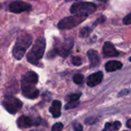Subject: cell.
Segmentation results:
<instances>
[{"label":"cell","instance_id":"83f0119b","mask_svg":"<svg viewBox=\"0 0 131 131\" xmlns=\"http://www.w3.org/2000/svg\"><path fill=\"white\" fill-rule=\"evenodd\" d=\"M130 61H131V57H130Z\"/></svg>","mask_w":131,"mask_h":131},{"label":"cell","instance_id":"6da1fadb","mask_svg":"<svg viewBox=\"0 0 131 131\" xmlns=\"http://www.w3.org/2000/svg\"><path fill=\"white\" fill-rule=\"evenodd\" d=\"M38 74L32 71L25 72L21 78V88L23 95L29 99H36L39 94V91L36 88L38 84Z\"/></svg>","mask_w":131,"mask_h":131},{"label":"cell","instance_id":"e0dca14e","mask_svg":"<svg viewBox=\"0 0 131 131\" xmlns=\"http://www.w3.org/2000/svg\"><path fill=\"white\" fill-rule=\"evenodd\" d=\"M80 104L79 101H69V103H67L65 106V109L66 110H70V109H73L76 108L78 105Z\"/></svg>","mask_w":131,"mask_h":131},{"label":"cell","instance_id":"f546056e","mask_svg":"<svg viewBox=\"0 0 131 131\" xmlns=\"http://www.w3.org/2000/svg\"><path fill=\"white\" fill-rule=\"evenodd\" d=\"M124 131H126V130H124Z\"/></svg>","mask_w":131,"mask_h":131},{"label":"cell","instance_id":"44dd1931","mask_svg":"<svg viewBox=\"0 0 131 131\" xmlns=\"http://www.w3.org/2000/svg\"><path fill=\"white\" fill-rule=\"evenodd\" d=\"M97 121H98V118H97V117H88V118L86 119L85 123H86V124L92 125V124H95Z\"/></svg>","mask_w":131,"mask_h":131},{"label":"cell","instance_id":"ffe728a7","mask_svg":"<svg viewBox=\"0 0 131 131\" xmlns=\"http://www.w3.org/2000/svg\"><path fill=\"white\" fill-rule=\"evenodd\" d=\"M80 97H81V94L80 93H78V94H70L68 97L69 99V101H78L79 99L80 98Z\"/></svg>","mask_w":131,"mask_h":131},{"label":"cell","instance_id":"484cf974","mask_svg":"<svg viewBox=\"0 0 131 131\" xmlns=\"http://www.w3.org/2000/svg\"><path fill=\"white\" fill-rule=\"evenodd\" d=\"M127 127L128 128L131 129V119H129V120L127 121Z\"/></svg>","mask_w":131,"mask_h":131},{"label":"cell","instance_id":"277c9868","mask_svg":"<svg viewBox=\"0 0 131 131\" xmlns=\"http://www.w3.org/2000/svg\"><path fill=\"white\" fill-rule=\"evenodd\" d=\"M97 10V5L93 2H80L74 3L70 8V12L74 15L87 17Z\"/></svg>","mask_w":131,"mask_h":131},{"label":"cell","instance_id":"cb8c5ba5","mask_svg":"<svg viewBox=\"0 0 131 131\" xmlns=\"http://www.w3.org/2000/svg\"><path fill=\"white\" fill-rule=\"evenodd\" d=\"M124 24L125 25H131V13L128 14L127 15H126L123 20Z\"/></svg>","mask_w":131,"mask_h":131},{"label":"cell","instance_id":"f1b7e54d","mask_svg":"<svg viewBox=\"0 0 131 131\" xmlns=\"http://www.w3.org/2000/svg\"><path fill=\"white\" fill-rule=\"evenodd\" d=\"M0 7H1V5H0Z\"/></svg>","mask_w":131,"mask_h":131},{"label":"cell","instance_id":"30bf717a","mask_svg":"<svg viewBox=\"0 0 131 131\" xmlns=\"http://www.w3.org/2000/svg\"><path fill=\"white\" fill-rule=\"evenodd\" d=\"M103 78V74L102 71H97L88 76L86 79V84L89 87H95L100 84Z\"/></svg>","mask_w":131,"mask_h":131},{"label":"cell","instance_id":"ac0fdd59","mask_svg":"<svg viewBox=\"0 0 131 131\" xmlns=\"http://www.w3.org/2000/svg\"><path fill=\"white\" fill-rule=\"evenodd\" d=\"M72 63L75 66H80L83 64V61H82L81 58H80L78 56H74L72 58Z\"/></svg>","mask_w":131,"mask_h":131},{"label":"cell","instance_id":"7402d4cb","mask_svg":"<svg viewBox=\"0 0 131 131\" xmlns=\"http://www.w3.org/2000/svg\"><path fill=\"white\" fill-rule=\"evenodd\" d=\"M63 128V125L62 123H56L53 126L52 131H62Z\"/></svg>","mask_w":131,"mask_h":131},{"label":"cell","instance_id":"8fae6325","mask_svg":"<svg viewBox=\"0 0 131 131\" xmlns=\"http://www.w3.org/2000/svg\"><path fill=\"white\" fill-rule=\"evenodd\" d=\"M103 53L105 57H117L119 55V52L115 48L114 45L110 42L106 41L103 47Z\"/></svg>","mask_w":131,"mask_h":131},{"label":"cell","instance_id":"3957f363","mask_svg":"<svg viewBox=\"0 0 131 131\" xmlns=\"http://www.w3.org/2000/svg\"><path fill=\"white\" fill-rule=\"evenodd\" d=\"M32 41V38L30 35L25 34L19 36L12 49V54L16 60H21L27 49L29 48Z\"/></svg>","mask_w":131,"mask_h":131},{"label":"cell","instance_id":"d6986e66","mask_svg":"<svg viewBox=\"0 0 131 131\" xmlns=\"http://www.w3.org/2000/svg\"><path fill=\"white\" fill-rule=\"evenodd\" d=\"M91 31V29L89 28V27H85V28H83L81 31H80V37H86V36H87L88 35H89V33Z\"/></svg>","mask_w":131,"mask_h":131},{"label":"cell","instance_id":"52a82bcc","mask_svg":"<svg viewBox=\"0 0 131 131\" xmlns=\"http://www.w3.org/2000/svg\"><path fill=\"white\" fill-rule=\"evenodd\" d=\"M86 18L80 15H73L63 18L58 23V28L60 29H71L80 23H82Z\"/></svg>","mask_w":131,"mask_h":131},{"label":"cell","instance_id":"603a6c76","mask_svg":"<svg viewBox=\"0 0 131 131\" xmlns=\"http://www.w3.org/2000/svg\"><path fill=\"white\" fill-rule=\"evenodd\" d=\"M73 127L74 131H83V126L80 124L77 123V122L73 123Z\"/></svg>","mask_w":131,"mask_h":131},{"label":"cell","instance_id":"9a60e30c","mask_svg":"<svg viewBox=\"0 0 131 131\" xmlns=\"http://www.w3.org/2000/svg\"><path fill=\"white\" fill-rule=\"evenodd\" d=\"M121 127V123L120 121H115L112 123H107L105 127L102 131H117Z\"/></svg>","mask_w":131,"mask_h":131},{"label":"cell","instance_id":"7a4b0ae2","mask_svg":"<svg viewBox=\"0 0 131 131\" xmlns=\"http://www.w3.org/2000/svg\"><path fill=\"white\" fill-rule=\"evenodd\" d=\"M46 49V40L43 37L38 38L34 45H32L31 50L27 54V61L34 64L38 65L39 61L43 57L44 52Z\"/></svg>","mask_w":131,"mask_h":131},{"label":"cell","instance_id":"8992f818","mask_svg":"<svg viewBox=\"0 0 131 131\" xmlns=\"http://www.w3.org/2000/svg\"><path fill=\"white\" fill-rule=\"evenodd\" d=\"M73 46V40L72 38H64L62 41L57 39L54 44V49L56 54L63 58H66L70 52Z\"/></svg>","mask_w":131,"mask_h":131},{"label":"cell","instance_id":"4fadbf2b","mask_svg":"<svg viewBox=\"0 0 131 131\" xmlns=\"http://www.w3.org/2000/svg\"><path fill=\"white\" fill-rule=\"evenodd\" d=\"M61 108H62V104L59 101H53L52 103V105L49 108V112L52 114L53 117L54 118H58L61 115Z\"/></svg>","mask_w":131,"mask_h":131},{"label":"cell","instance_id":"2e32d148","mask_svg":"<svg viewBox=\"0 0 131 131\" xmlns=\"http://www.w3.org/2000/svg\"><path fill=\"white\" fill-rule=\"evenodd\" d=\"M73 80L76 84H82L84 81V76L81 74H76L73 76Z\"/></svg>","mask_w":131,"mask_h":131},{"label":"cell","instance_id":"9c48e42d","mask_svg":"<svg viewBox=\"0 0 131 131\" xmlns=\"http://www.w3.org/2000/svg\"><path fill=\"white\" fill-rule=\"evenodd\" d=\"M32 10V5L23 1L17 0L12 2L9 5V11L13 13H22L23 12H29Z\"/></svg>","mask_w":131,"mask_h":131},{"label":"cell","instance_id":"5b68a950","mask_svg":"<svg viewBox=\"0 0 131 131\" xmlns=\"http://www.w3.org/2000/svg\"><path fill=\"white\" fill-rule=\"evenodd\" d=\"M2 105L11 114H15L19 111L22 107V101L14 96L7 95L4 97Z\"/></svg>","mask_w":131,"mask_h":131},{"label":"cell","instance_id":"ba28073f","mask_svg":"<svg viewBox=\"0 0 131 131\" xmlns=\"http://www.w3.org/2000/svg\"><path fill=\"white\" fill-rule=\"evenodd\" d=\"M41 122L39 117H34L31 116L22 115L17 120V125L19 128H28L32 126H38Z\"/></svg>","mask_w":131,"mask_h":131},{"label":"cell","instance_id":"d4e9b609","mask_svg":"<svg viewBox=\"0 0 131 131\" xmlns=\"http://www.w3.org/2000/svg\"><path fill=\"white\" fill-rule=\"evenodd\" d=\"M130 93V90H129V89H125V90H123V91H121L120 93H119V97H120V96H124V95H127V94H129Z\"/></svg>","mask_w":131,"mask_h":131},{"label":"cell","instance_id":"7c38bea8","mask_svg":"<svg viewBox=\"0 0 131 131\" xmlns=\"http://www.w3.org/2000/svg\"><path fill=\"white\" fill-rule=\"evenodd\" d=\"M87 55L90 63V68H97L100 65V59L97 51L94 50H89L87 52Z\"/></svg>","mask_w":131,"mask_h":131},{"label":"cell","instance_id":"5bb4252c","mask_svg":"<svg viewBox=\"0 0 131 131\" xmlns=\"http://www.w3.org/2000/svg\"><path fill=\"white\" fill-rule=\"evenodd\" d=\"M123 67V64L118 61H110L105 64V68L108 72H113L120 70Z\"/></svg>","mask_w":131,"mask_h":131},{"label":"cell","instance_id":"4316f807","mask_svg":"<svg viewBox=\"0 0 131 131\" xmlns=\"http://www.w3.org/2000/svg\"><path fill=\"white\" fill-rule=\"evenodd\" d=\"M71 1H78V0H66V2H71Z\"/></svg>","mask_w":131,"mask_h":131}]
</instances>
